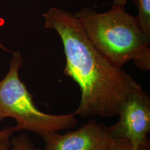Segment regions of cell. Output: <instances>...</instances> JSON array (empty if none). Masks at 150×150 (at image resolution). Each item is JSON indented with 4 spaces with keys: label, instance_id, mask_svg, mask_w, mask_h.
<instances>
[{
    "label": "cell",
    "instance_id": "6da1fadb",
    "mask_svg": "<svg viewBox=\"0 0 150 150\" xmlns=\"http://www.w3.org/2000/svg\"><path fill=\"white\" fill-rule=\"evenodd\" d=\"M43 18L45 29L54 30L63 43V73L80 88L79 105L74 113L82 117L117 115L122 103L141 86L97 50L74 15L53 7Z\"/></svg>",
    "mask_w": 150,
    "mask_h": 150
},
{
    "label": "cell",
    "instance_id": "7a4b0ae2",
    "mask_svg": "<svg viewBox=\"0 0 150 150\" xmlns=\"http://www.w3.org/2000/svg\"><path fill=\"white\" fill-rule=\"evenodd\" d=\"M74 16L97 50L115 67L122 68L149 48L150 37L125 7L112 6L103 13L86 8Z\"/></svg>",
    "mask_w": 150,
    "mask_h": 150
},
{
    "label": "cell",
    "instance_id": "3957f363",
    "mask_svg": "<svg viewBox=\"0 0 150 150\" xmlns=\"http://www.w3.org/2000/svg\"><path fill=\"white\" fill-rule=\"evenodd\" d=\"M23 64L21 53H12L8 72L0 81V122L13 118V132L28 131L41 137L52 132L72 129L78 122L72 113L54 115L41 111L35 106L33 95L20 77Z\"/></svg>",
    "mask_w": 150,
    "mask_h": 150
},
{
    "label": "cell",
    "instance_id": "277c9868",
    "mask_svg": "<svg viewBox=\"0 0 150 150\" xmlns=\"http://www.w3.org/2000/svg\"><path fill=\"white\" fill-rule=\"evenodd\" d=\"M119 120L108 131L112 139L139 147L148 142L150 131V99L142 86L131 93L118 110Z\"/></svg>",
    "mask_w": 150,
    "mask_h": 150
},
{
    "label": "cell",
    "instance_id": "5b68a950",
    "mask_svg": "<svg viewBox=\"0 0 150 150\" xmlns=\"http://www.w3.org/2000/svg\"><path fill=\"white\" fill-rule=\"evenodd\" d=\"M42 138L45 150H106L112 140L108 127L93 119L75 131L52 132Z\"/></svg>",
    "mask_w": 150,
    "mask_h": 150
},
{
    "label": "cell",
    "instance_id": "8992f818",
    "mask_svg": "<svg viewBox=\"0 0 150 150\" xmlns=\"http://www.w3.org/2000/svg\"><path fill=\"white\" fill-rule=\"evenodd\" d=\"M138 9L136 17L140 28L150 37V0H134Z\"/></svg>",
    "mask_w": 150,
    "mask_h": 150
},
{
    "label": "cell",
    "instance_id": "52a82bcc",
    "mask_svg": "<svg viewBox=\"0 0 150 150\" xmlns=\"http://www.w3.org/2000/svg\"><path fill=\"white\" fill-rule=\"evenodd\" d=\"M8 150H45L35 147L27 135L22 134L11 138Z\"/></svg>",
    "mask_w": 150,
    "mask_h": 150
},
{
    "label": "cell",
    "instance_id": "ba28073f",
    "mask_svg": "<svg viewBox=\"0 0 150 150\" xmlns=\"http://www.w3.org/2000/svg\"><path fill=\"white\" fill-rule=\"evenodd\" d=\"M147 143L148 142L139 147H135L128 142L112 139L106 150H145Z\"/></svg>",
    "mask_w": 150,
    "mask_h": 150
},
{
    "label": "cell",
    "instance_id": "9c48e42d",
    "mask_svg": "<svg viewBox=\"0 0 150 150\" xmlns=\"http://www.w3.org/2000/svg\"><path fill=\"white\" fill-rule=\"evenodd\" d=\"M134 63L138 68L142 70H149L150 69V47L134 61Z\"/></svg>",
    "mask_w": 150,
    "mask_h": 150
},
{
    "label": "cell",
    "instance_id": "30bf717a",
    "mask_svg": "<svg viewBox=\"0 0 150 150\" xmlns=\"http://www.w3.org/2000/svg\"><path fill=\"white\" fill-rule=\"evenodd\" d=\"M13 133L12 128L10 127L0 130V140H10Z\"/></svg>",
    "mask_w": 150,
    "mask_h": 150
},
{
    "label": "cell",
    "instance_id": "8fae6325",
    "mask_svg": "<svg viewBox=\"0 0 150 150\" xmlns=\"http://www.w3.org/2000/svg\"><path fill=\"white\" fill-rule=\"evenodd\" d=\"M10 146V140H0V150H8Z\"/></svg>",
    "mask_w": 150,
    "mask_h": 150
},
{
    "label": "cell",
    "instance_id": "7c38bea8",
    "mask_svg": "<svg viewBox=\"0 0 150 150\" xmlns=\"http://www.w3.org/2000/svg\"><path fill=\"white\" fill-rule=\"evenodd\" d=\"M127 0H114L113 6L115 7H125Z\"/></svg>",
    "mask_w": 150,
    "mask_h": 150
},
{
    "label": "cell",
    "instance_id": "4fadbf2b",
    "mask_svg": "<svg viewBox=\"0 0 150 150\" xmlns=\"http://www.w3.org/2000/svg\"><path fill=\"white\" fill-rule=\"evenodd\" d=\"M0 50H4V51H6V52H9V50H8V49L1 42H0Z\"/></svg>",
    "mask_w": 150,
    "mask_h": 150
}]
</instances>
